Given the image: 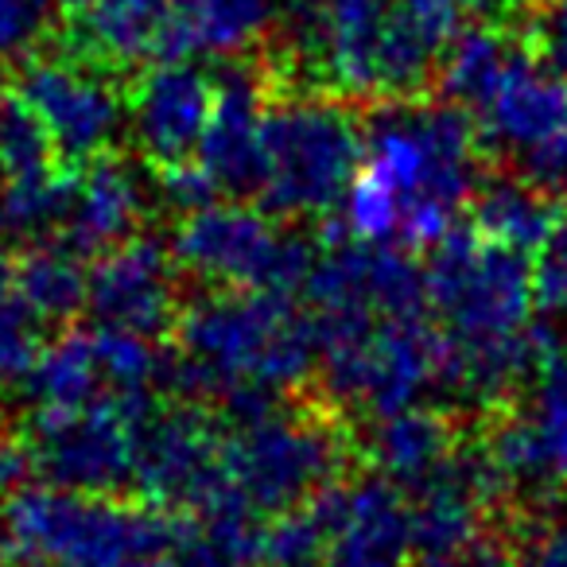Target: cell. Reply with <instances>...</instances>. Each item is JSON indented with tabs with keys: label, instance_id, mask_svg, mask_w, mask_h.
<instances>
[{
	"label": "cell",
	"instance_id": "1",
	"mask_svg": "<svg viewBox=\"0 0 567 567\" xmlns=\"http://www.w3.org/2000/svg\"><path fill=\"white\" fill-rule=\"evenodd\" d=\"M358 172L396 203V245L432 249L486 179V144L471 110L455 102H378L365 121Z\"/></svg>",
	"mask_w": 567,
	"mask_h": 567
},
{
	"label": "cell",
	"instance_id": "2",
	"mask_svg": "<svg viewBox=\"0 0 567 567\" xmlns=\"http://www.w3.org/2000/svg\"><path fill=\"white\" fill-rule=\"evenodd\" d=\"M175 513L141 497L82 494L63 486H20L0 502V551L51 567H125L172 548Z\"/></svg>",
	"mask_w": 567,
	"mask_h": 567
},
{
	"label": "cell",
	"instance_id": "3",
	"mask_svg": "<svg viewBox=\"0 0 567 567\" xmlns=\"http://www.w3.org/2000/svg\"><path fill=\"white\" fill-rule=\"evenodd\" d=\"M362 152L365 128L342 102L272 94L260 117V210L272 218H327L347 195Z\"/></svg>",
	"mask_w": 567,
	"mask_h": 567
},
{
	"label": "cell",
	"instance_id": "4",
	"mask_svg": "<svg viewBox=\"0 0 567 567\" xmlns=\"http://www.w3.org/2000/svg\"><path fill=\"white\" fill-rule=\"evenodd\" d=\"M354 455L358 443L350 440L339 409L319 401H284L221 435V471L265 517L303 505L339 482Z\"/></svg>",
	"mask_w": 567,
	"mask_h": 567
},
{
	"label": "cell",
	"instance_id": "5",
	"mask_svg": "<svg viewBox=\"0 0 567 567\" xmlns=\"http://www.w3.org/2000/svg\"><path fill=\"white\" fill-rule=\"evenodd\" d=\"M424 265L427 308L455 342H489L528 327L533 260L474 226H451Z\"/></svg>",
	"mask_w": 567,
	"mask_h": 567
},
{
	"label": "cell",
	"instance_id": "6",
	"mask_svg": "<svg viewBox=\"0 0 567 567\" xmlns=\"http://www.w3.org/2000/svg\"><path fill=\"white\" fill-rule=\"evenodd\" d=\"M319 245L276 226L268 210L210 203L175 226L172 257L206 288H265L296 296L308 284Z\"/></svg>",
	"mask_w": 567,
	"mask_h": 567
},
{
	"label": "cell",
	"instance_id": "7",
	"mask_svg": "<svg viewBox=\"0 0 567 567\" xmlns=\"http://www.w3.org/2000/svg\"><path fill=\"white\" fill-rule=\"evenodd\" d=\"M156 412L152 389L102 393L82 409H32V463L51 486L82 494H121L133 486L136 432Z\"/></svg>",
	"mask_w": 567,
	"mask_h": 567
},
{
	"label": "cell",
	"instance_id": "8",
	"mask_svg": "<svg viewBox=\"0 0 567 567\" xmlns=\"http://www.w3.org/2000/svg\"><path fill=\"white\" fill-rule=\"evenodd\" d=\"M478 443L513 494H567V342H559L520 393L486 409Z\"/></svg>",
	"mask_w": 567,
	"mask_h": 567
},
{
	"label": "cell",
	"instance_id": "9",
	"mask_svg": "<svg viewBox=\"0 0 567 567\" xmlns=\"http://www.w3.org/2000/svg\"><path fill=\"white\" fill-rule=\"evenodd\" d=\"M221 420L203 401L183 396L152 412L136 432L133 489L156 509L195 517L226 489L221 471Z\"/></svg>",
	"mask_w": 567,
	"mask_h": 567
},
{
	"label": "cell",
	"instance_id": "10",
	"mask_svg": "<svg viewBox=\"0 0 567 567\" xmlns=\"http://www.w3.org/2000/svg\"><path fill=\"white\" fill-rule=\"evenodd\" d=\"M17 94L40 113L55 141L59 164L71 172L105 156L128 117V102L110 82V71L71 51L24 63Z\"/></svg>",
	"mask_w": 567,
	"mask_h": 567
},
{
	"label": "cell",
	"instance_id": "11",
	"mask_svg": "<svg viewBox=\"0 0 567 567\" xmlns=\"http://www.w3.org/2000/svg\"><path fill=\"white\" fill-rule=\"evenodd\" d=\"M175 280H179V265L172 257V245L133 234L128 241L94 257L86 308L94 323L144 334L156 342L179 319Z\"/></svg>",
	"mask_w": 567,
	"mask_h": 567
},
{
	"label": "cell",
	"instance_id": "12",
	"mask_svg": "<svg viewBox=\"0 0 567 567\" xmlns=\"http://www.w3.org/2000/svg\"><path fill=\"white\" fill-rule=\"evenodd\" d=\"M272 97L265 66L229 63L214 74V110L198 141V159L218 179L221 195L257 198L265 179L260 156V117Z\"/></svg>",
	"mask_w": 567,
	"mask_h": 567
},
{
	"label": "cell",
	"instance_id": "13",
	"mask_svg": "<svg viewBox=\"0 0 567 567\" xmlns=\"http://www.w3.org/2000/svg\"><path fill=\"white\" fill-rule=\"evenodd\" d=\"M471 113L486 148L528 152L567 128V79L551 71L520 35L502 79Z\"/></svg>",
	"mask_w": 567,
	"mask_h": 567
},
{
	"label": "cell",
	"instance_id": "14",
	"mask_svg": "<svg viewBox=\"0 0 567 567\" xmlns=\"http://www.w3.org/2000/svg\"><path fill=\"white\" fill-rule=\"evenodd\" d=\"M133 128L152 167L187 159L206 133L214 110V74L198 71L190 59L152 63L133 90Z\"/></svg>",
	"mask_w": 567,
	"mask_h": 567
},
{
	"label": "cell",
	"instance_id": "15",
	"mask_svg": "<svg viewBox=\"0 0 567 567\" xmlns=\"http://www.w3.org/2000/svg\"><path fill=\"white\" fill-rule=\"evenodd\" d=\"M144 190L136 172L117 156H94L74 172V195L63 226L51 241L74 257H102L141 229Z\"/></svg>",
	"mask_w": 567,
	"mask_h": 567
},
{
	"label": "cell",
	"instance_id": "16",
	"mask_svg": "<svg viewBox=\"0 0 567 567\" xmlns=\"http://www.w3.org/2000/svg\"><path fill=\"white\" fill-rule=\"evenodd\" d=\"M365 451H370L378 474L393 478L396 486L412 489L455 455L458 427L443 409H416V404H409V409L393 412V416L373 420Z\"/></svg>",
	"mask_w": 567,
	"mask_h": 567
},
{
	"label": "cell",
	"instance_id": "17",
	"mask_svg": "<svg viewBox=\"0 0 567 567\" xmlns=\"http://www.w3.org/2000/svg\"><path fill=\"white\" fill-rule=\"evenodd\" d=\"M471 210V226L482 237L520 252H536L556 221L559 203L540 187H533L525 175H494V179H482V187L474 190Z\"/></svg>",
	"mask_w": 567,
	"mask_h": 567
},
{
	"label": "cell",
	"instance_id": "18",
	"mask_svg": "<svg viewBox=\"0 0 567 567\" xmlns=\"http://www.w3.org/2000/svg\"><path fill=\"white\" fill-rule=\"evenodd\" d=\"M24 393L32 409H82L110 393L97 365L94 331H63L43 342L32 373L24 378Z\"/></svg>",
	"mask_w": 567,
	"mask_h": 567
},
{
	"label": "cell",
	"instance_id": "19",
	"mask_svg": "<svg viewBox=\"0 0 567 567\" xmlns=\"http://www.w3.org/2000/svg\"><path fill=\"white\" fill-rule=\"evenodd\" d=\"M517 43L520 35L505 32L497 24H486V20H474L463 35H455L447 43L440 66H435V86H440L443 102H455L463 110H478V102L502 79Z\"/></svg>",
	"mask_w": 567,
	"mask_h": 567
},
{
	"label": "cell",
	"instance_id": "20",
	"mask_svg": "<svg viewBox=\"0 0 567 567\" xmlns=\"http://www.w3.org/2000/svg\"><path fill=\"white\" fill-rule=\"evenodd\" d=\"M12 288L40 323H71L86 311L90 272L82 268V257L59 241H40L17 265Z\"/></svg>",
	"mask_w": 567,
	"mask_h": 567
},
{
	"label": "cell",
	"instance_id": "21",
	"mask_svg": "<svg viewBox=\"0 0 567 567\" xmlns=\"http://www.w3.org/2000/svg\"><path fill=\"white\" fill-rule=\"evenodd\" d=\"M74 172L71 167H55L48 175L4 179V187H0V241H51L59 234V226H63L66 210H71Z\"/></svg>",
	"mask_w": 567,
	"mask_h": 567
},
{
	"label": "cell",
	"instance_id": "22",
	"mask_svg": "<svg viewBox=\"0 0 567 567\" xmlns=\"http://www.w3.org/2000/svg\"><path fill=\"white\" fill-rule=\"evenodd\" d=\"M59 152L40 113L12 90L0 97V172L4 179H28V175L55 172Z\"/></svg>",
	"mask_w": 567,
	"mask_h": 567
},
{
	"label": "cell",
	"instance_id": "23",
	"mask_svg": "<svg viewBox=\"0 0 567 567\" xmlns=\"http://www.w3.org/2000/svg\"><path fill=\"white\" fill-rule=\"evenodd\" d=\"M327 556H331V528L311 497L265 520L260 567H323Z\"/></svg>",
	"mask_w": 567,
	"mask_h": 567
},
{
	"label": "cell",
	"instance_id": "24",
	"mask_svg": "<svg viewBox=\"0 0 567 567\" xmlns=\"http://www.w3.org/2000/svg\"><path fill=\"white\" fill-rule=\"evenodd\" d=\"M94 331L97 365L110 393H128V389H152V381L164 378V354H156L152 339L117 327H90Z\"/></svg>",
	"mask_w": 567,
	"mask_h": 567
},
{
	"label": "cell",
	"instance_id": "25",
	"mask_svg": "<svg viewBox=\"0 0 567 567\" xmlns=\"http://www.w3.org/2000/svg\"><path fill=\"white\" fill-rule=\"evenodd\" d=\"M40 319L20 296H0V389L24 385L43 350Z\"/></svg>",
	"mask_w": 567,
	"mask_h": 567
},
{
	"label": "cell",
	"instance_id": "26",
	"mask_svg": "<svg viewBox=\"0 0 567 567\" xmlns=\"http://www.w3.org/2000/svg\"><path fill=\"white\" fill-rule=\"evenodd\" d=\"M533 308H540L544 319H567V203H559L556 221L536 249Z\"/></svg>",
	"mask_w": 567,
	"mask_h": 567
},
{
	"label": "cell",
	"instance_id": "27",
	"mask_svg": "<svg viewBox=\"0 0 567 567\" xmlns=\"http://www.w3.org/2000/svg\"><path fill=\"white\" fill-rule=\"evenodd\" d=\"M396 9L435 51H447L455 35H463L474 20H482L486 0H396Z\"/></svg>",
	"mask_w": 567,
	"mask_h": 567
},
{
	"label": "cell",
	"instance_id": "28",
	"mask_svg": "<svg viewBox=\"0 0 567 567\" xmlns=\"http://www.w3.org/2000/svg\"><path fill=\"white\" fill-rule=\"evenodd\" d=\"M156 172V190H159V203L175 214H195L203 206L218 203L221 187L210 172L203 167V159H175V164H164V167H152Z\"/></svg>",
	"mask_w": 567,
	"mask_h": 567
},
{
	"label": "cell",
	"instance_id": "29",
	"mask_svg": "<svg viewBox=\"0 0 567 567\" xmlns=\"http://www.w3.org/2000/svg\"><path fill=\"white\" fill-rule=\"evenodd\" d=\"M55 0H0V59H24L48 32Z\"/></svg>",
	"mask_w": 567,
	"mask_h": 567
},
{
	"label": "cell",
	"instance_id": "30",
	"mask_svg": "<svg viewBox=\"0 0 567 567\" xmlns=\"http://www.w3.org/2000/svg\"><path fill=\"white\" fill-rule=\"evenodd\" d=\"M520 35L551 71L567 79V0H536Z\"/></svg>",
	"mask_w": 567,
	"mask_h": 567
},
{
	"label": "cell",
	"instance_id": "31",
	"mask_svg": "<svg viewBox=\"0 0 567 567\" xmlns=\"http://www.w3.org/2000/svg\"><path fill=\"white\" fill-rule=\"evenodd\" d=\"M525 175L533 187H540L544 195H551L556 203H567V128L556 136H548L544 144L525 152Z\"/></svg>",
	"mask_w": 567,
	"mask_h": 567
},
{
	"label": "cell",
	"instance_id": "32",
	"mask_svg": "<svg viewBox=\"0 0 567 567\" xmlns=\"http://www.w3.org/2000/svg\"><path fill=\"white\" fill-rule=\"evenodd\" d=\"M179 517V513H175ZM172 564L175 567H237L218 544L210 540L203 525L195 517H179L175 520V536H172Z\"/></svg>",
	"mask_w": 567,
	"mask_h": 567
},
{
	"label": "cell",
	"instance_id": "33",
	"mask_svg": "<svg viewBox=\"0 0 567 567\" xmlns=\"http://www.w3.org/2000/svg\"><path fill=\"white\" fill-rule=\"evenodd\" d=\"M32 471H35V463H32V443H28V435L0 420V502L9 494H17Z\"/></svg>",
	"mask_w": 567,
	"mask_h": 567
},
{
	"label": "cell",
	"instance_id": "34",
	"mask_svg": "<svg viewBox=\"0 0 567 567\" xmlns=\"http://www.w3.org/2000/svg\"><path fill=\"white\" fill-rule=\"evenodd\" d=\"M520 567H567V520H556L525 544Z\"/></svg>",
	"mask_w": 567,
	"mask_h": 567
},
{
	"label": "cell",
	"instance_id": "35",
	"mask_svg": "<svg viewBox=\"0 0 567 567\" xmlns=\"http://www.w3.org/2000/svg\"><path fill=\"white\" fill-rule=\"evenodd\" d=\"M12 276H17V265L9 260V252L0 249V296L12 292Z\"/></svg>",
	"mask_w": 567,
	"mask_h": 567
},
{
	"label": "cell",
	"instance_id": "36",
	"mask_svg": "<svg viewBox=\"0 0 567 567\" xmlns=\"http://www.w3.org/2000/svg\"><path fill=\"white\" fill-rule=\"evenodd\" d=\"M125 567H175L172 559H159V556H144V559H133V564Z\"/></svg>",
	"mask_w": 567,
	"mask_h": 567
},
{
	"label": "cell",
	"instance_id": "37",
	"mask_svg": "<svg viewBox=\"0 0 567 567\" xmlns=\"http://www.w3.org/2000/svg\"><path fill=\"white\" fill-rule=\"evenodd\" d=\"M0 183H4V172H0Z\"/></svg>",
	"mask_w": 567,
	"mask_h": 567
}]
</instances>
